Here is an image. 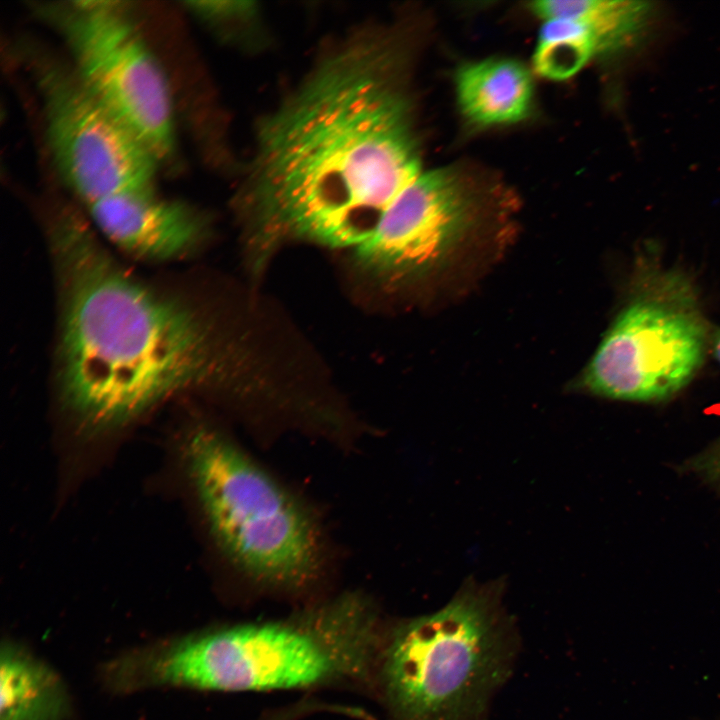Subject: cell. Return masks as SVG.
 Here are the masks:
<instances>
[{"label": "cell", "instance_id": "cell-1", "mask_svg": "<svg viewBox=\"0 0 720 720\" xmlns=\"http://www.w3.org/2000/svg\"><path fill=\"white\" fill-rule=\"evenodd\" d=\"M403 67L390 33L360 32L262 121L239 200L254 272L289 241L354 256L420 175Z\"/></svg>", "mask_w": 720, "mask_h": 720}, {"label": "cell", "instance_id": "cell-2", "mask_svg": "<svg viewBox=\"0 0 720 720\" xmlns=\"http://www.w3.org/2000/svg\"><path fill=\"white\" fill-rule=\"evenodd\" d=\"M60 300L64 405L93 430L114 428L182 392L233 388L241 354L191 303L121 266L72 208L48 226Z\"/></svg>", "mask_w": 720, "mask_h": 720}, {"label": "cell", "instance_id": "cell-3", "mask_svg": "<svg viewBox=\"0 0 720 720\" xmlns=\"http://www.w3.org/2000/svg\"><path fill=\"white\" fill-rule=\"evenodd\" d=\"M384 633L370 602L346 594L288 620L180 635L127 651L106 670L114 693L155 688L249 691L361 678Z\"/></svg>", "mask_w": 720, "mask_h": 720}, {"label": "cell", "instance_id": "cell-4", "mask_svg": "<svg viewBox=\"0 0 720 720\" xmlns=\"http://www.w3.org/2000/svg\"><path fill=\"white\" fill-rule=\"evenodd\" d=\"M505 587L469 577L439 610L384 633L376 669L391 720H486L519 646Z\"/></svg>", "mask_w": 720, "mask_h": 720}, {"label": "cell", "instance_id": "cell-5", "mask_svg": "<svg viewBox=\"0 0 720 720\" xmlns=\"http://www.w3.org/2000/svg\"><path fill=\"white\" fill-rule=\"evenodd\" d=\"M184 459L209 532L241 576L288 592L325 576L330 554L318 515L234 440L198 424Z\"/></svg>", "mask_w": 720, "mask_h": 720}, {"label": "cell", "instance_id": "cell-6", "mask_svg": "<svg viewBox=\"0 0 720 720\" xmlns=\"http://www.w3.org/2000/svg\"><path fill=\"white\" fill-rule=\"evenodd\" d=\"M712 331L689 275L641 257L577 386L612 400H670L703 366Z\"/></svg>", "mask_w": 720, "mask_h": 720}, {"label": "cell", "instance_id": "cell-7", "mask_svg": "<svg viewBox=\"0 0 720 720\" xmlns=\"http://www.w3.org/2000/svg\"><path fill=\"white\" fill-rule=\"evenodd\" d=\"M35 13L64 40L72 69L161 164L176 155L171 88L128 10L115 1L38 3Z\"/></svg>", "mask_w": 720, "mask_h": 720}, {"label": "cell", "instance_id": "cell-8", "mask_svg": "<svg viewBox=\"0 0 720 720\" xmlns=\"http://www.w3.org/2000/svg\"><path fill=\"white\" fill-rule=\"evenodd\" d=\"M56 170L86 205L154 192L159 161L140 137L53 58L29 53Z\"/></svg>", "mask_w": 720, "mask_h": 720}, {"label": "cell", "instance_id": "cell-9", "mask_svg": "<svg viewBox=\"0 0 720 720\" xmlns=\"http://www.w3.org/2000/svg\"><path fill=\"white\" fill-rule=\"evenodd\" d=\"M482 203L480 183L464 169L421 172L393 200L352 261L384 285L422 277L475 227Z\"/></svg>", "mask_w": 720, "mask_h": 720}, {"label": "cell", "instance_id": "cell-10", "mask_svg": "<svg viewBox=\"0 0 720 720\" xmlns=\"http://www.w3.org/2000/svg\"><path fill=\"white\" fill-rule=\"evenodd\" d=\"M99 230L137 259L166 262L194 253L205 242L209 222L198 208L156 192L120 195L87 205Z\"/></svg>", "mask_w": 720, "mask_h": 720}, {"label": "cell", "instance_id": "cell-11", "mask_svg": "<svg viewBox=\"0 0 720 720\" xmlns=\"http://www.w3.org/2000/svg\"><path fill=\"white\" fill-rule=\"evenodd\" d=\"M456 95L464 117L478 126L524 119L532 105L533 82L521 63L492 58L463 65L457 72Z\"/></svg>", "mask_w": 720, "mask_h": 720}, {"label": "cell", "instance_id": "cell-12", "mask_svg": "<svg viewBox=\"0 0 720 720\" xmlns=\"http://www.w3.org/2000/svg\"><path fill=\"white\" fill-rule=\"evenodd\" d=\"M0 687V720H66L71 713L58 673L13 641L1 646Z\"/></svg>", "mask_w": 720, "mask_h": 720}, {"label": "cell", "instance_id": "cell-13", "mask_svg": "<svg viewBox=\"0 0 720 720\" xmlns=\"http://www.w3.org/2000/svg\"><path fill=\"white\" fill-rule=\"evenodd\" d=\"M530 9L544 20L568 18L582 23L593 38L596 53L633 44L644 31L651 11L647 2L618 0L535 1Z\"/></svg>", "mask_w": 720, "mask_h": 720}, {"label": "cell", "instance_id": "cell-14", "mask_svg": "<svg viewBox=\"0 0 720 720\" xmlns=\"http://www.w3.org/2000/svg\"><path fill=\"white\" fill-rule=\"evenodd\" d=\"M544 21L533 57L534 68L545 78L567 79L596 53L593 38L576 20L552 18Z\"/></svg>", "mask_w": 720, "mask_h": 720}, {"label": "cell", "instance_id": "cell-15", "mask_svg": "<svg viewBox=\"0 0 720 720\" xmlns=\"http://www.w3.org/2000/svg\"><path fill=\"white\" fill-rule=\"evenodd\" d=\"M710 349L720 363V327L713 328ZM681 471L697 475L705 483L720 491V437L706 449L686 460L681 465Z\"/></svg>", "mask_w": 720, "mask_h": 720}]
</instances>
